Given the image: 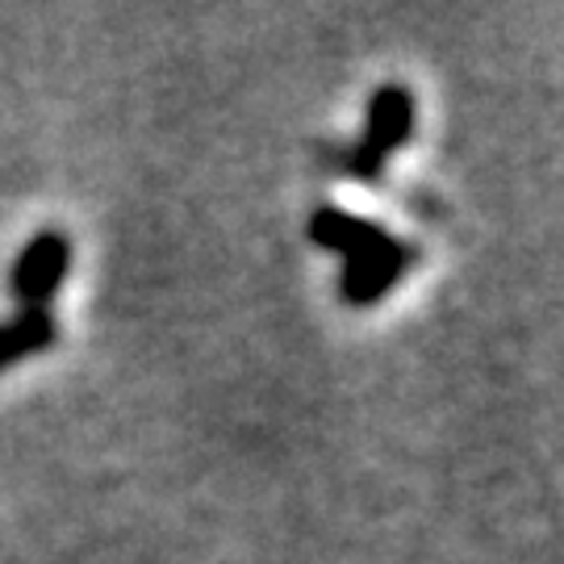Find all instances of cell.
<instances>
[{
	"label": "cell",
	"instance_id": "obj_1",
	"mask_svg": "<svg viewBox=\"0 0 564 564\" xmlns=\"http://www.w3.org/2000/svg\"><path fill=\"white\" fill-rule=\"evenodd\" d=\"M310 235L318 247L343 251V297L347 305H372L381 293H389L393 284L405 276V268L414 260V247L398 242L393 235H384L377 223L351 218L343 209H318Z\"/></svg>",
	"mask_w": 564,
	"mask_h": 564
},
{
	"label": "cell",
	"instance_id": "obj_2",
	"mask_svg": "<svg viewBox=\"0 0 564 564\" xmlns=\"http://www.w3.org/2000/svg\"><path fill=\"white\" fill-rule=\"evenodd\" d=\"M414 130V97L402 84H384L381 93L368 105V130H364L360 147L347 155V176L356 181H377L384 167V155H393L405 147Z\"/></svg>",
	"mask_w": 564,
	"mask_h": 564
},
{
	"label": "cell",
	"instance_id": "obj_3",
	"mask_svg": "<svg viewBox=\"0 0 564 564\" xmlns=\"http://www.w3.org/2000/svg\"><path fill=\"white\" fill-rule=\"evenodd\" d=\"M72 268V242L59 230H42L39 239L25 242V251L18 256L13 268V293L25 310H46V302L59 293V284L67 281Z\"/></svg>",
	"mask_w": 564,
	"mask_h": 564
},
{
	"label": "cell",
	"instance_id": "obj_4",
	"mask_svg": "<svg viewBox=\"0 0 564 564\" xmlns=\"http://www.w3.org/2000/svg\"><path fill=\"white\" fill-rule=\"evenodd\" d=\"M55 339H59V326L51 318V310H21L13 323L0 326V368L25 360V356H39Z\"/></svg>",
	"mask_w": 564,
	"mask_h": 564
}]
</instances>
